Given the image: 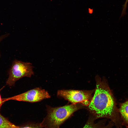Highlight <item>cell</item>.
Here are the masks:
<instances>
[{
	"label": "cell",
	"mask_w": 128,
	"mask_h": 128,
	"mask_svg": "<svg viewBox=\"0 0 128 128\" xmlns=\"http://www.w3.org/2000/svg\"><path fill=\"white\" fill-rule=\"evenodd\" d=\"M93 92L91 91L60 90L57 91V96L72 103H82L87 105L89 104Z\"/></svg>",
	"instance_id": "obj_4"
},
{
	"label": "cell",
	"mask_w": 128,
	"mask_h": 128,
	"mask_svg": "<svg viewBox=\"0 0 128 128\" xmlns=\"http://www.w3.org/2000/svg\"><path fill=\"white\" fill-rule=\"evenodd\" d=\"M19 128H41V126H32L25 127H20Z\"/></svg>",
	"instance_id": "obj_11"
},
{
	"label": "cell",
	"mask_w": 128,
	"mask_h": 128,
	"mask_svg": "<svg viewBox=\"0 0 128 128\" xmlns=\"http://www.w3.org/2000/svg\"><path fill=\"white\" fill-rule=\"evenodd\" d=\"M0 114V128H19Z\"/></svg>",
	"instance_id": "obj_7"
},
{
	"label": "cell",
	"mask_w": 128,
	"mask_h": 128,
	"mask_svg": "<svg viewBox=\"0 0 128 128\" xmlns=\"http://www.w3.org/2000/svg\"><path fill=\"white\" fill-rule=\"evenodd\" d=\"M78 105L72 104L55 108L47 106V114L44 121L45 126L49 128H59L62 123L79 109Z\"/></svg>",
	"instance_id": "obj_2"
},
{
	"label": "cell",
	"mask_w": 128,
	"mask_h": 128,
	"mask_svg": "<svg viewBox=\"0 0 128 128\" xmlns=\"http://www.w3.org/2000/svg\"><path fill=\"white\" fill-rule=\"evenodd\" d=\"M96 87L89 104V110L98 118L110 119L118 128L122 126L118 109L113 95L106 81L98 77L96 78Z\"/></svg>",
	"instance_id": "obj_1"
},
{
	"label": "cell",
	"mask_w": 128,
	"mask_h": 128,
	"mask_svg": "<svg viewBox=\"0 0 128 128\" xmlns=\"http://www.w3.org/2000/svg\"><path fill=\"white\" fill-rule=\"evenodd\" d=\"M33 68L32 64L30 63L14 60L10 70L6 84L12 86L20 78L24 77H31L34 73Z\"/></svg>",
	"instance_id": "obj_3"
},
{
	"label": "cell",
	"mask_w": 128,
	"mask_h": 128,
	"mask_svg": "<svg viewBox=\"0 0 128 128\" xmlns=\"http://www.w3.org/2000/svg\"><path fill=\"white\" fill-rule=\"evenodd\" d=\"M50 97V96L47 91L37 87L16 96L3 99L2 100L4 103L9 100L33 102H39Z\"/></svg>",
	"instance_id": "obj_5"
},
{
	"label": "cell",
	"mask_w": 128,
	"mask_h": 128,
	"mask_svg": "<svg viewBox=\"0 0 128 128\" xmlns=\"http://www.w3.org/2000/svg\"><path fill=\"white\" fill-rule=\"evenodd\" d=\"M118 110L122 125L128 128V100L120 104Z\"/></svg>",
	"instance_id": "obj_6"
},
{
	"label": "cell",
	"mask_w": 128,
	"mask_h": 128,
	"mask_svg": "<svg viewBox=\"0 0 128 128\" xmlns=\"http://www.w3.org/2000/svg\"><path fill=\"white\" fill-rule=\"evenodd\" d=\"M128 2V0H126L125 1L123 5V9L122 12L121 14L120 18L123 17L126 14V9L127 6V5Z\"/></svg>",
	"instance_id": "obj_8"
},
{
	"label": "cell",
	"mask_w": 128,
	"mask_h": 128,
	"mask_svg": "<svg viewBox=\"0 0 128 128\" xmlns=\"http://www.w3.org/2000/svg\"><path fill=\"white\" fill-rule=\"evenodd\" d=\"M9 35V33H6L0 36V43L1 42L5 39L8 37ZM1 56L0 50V57Z\"/></svg>",
	"instance_id": "obj_10"
},
{
	"label": "cell",
	"mask_w": 128,
	"mask_h": 128,
	"mask_svg": "<svg viewBox=\"0 0 128 128\" xmlns=\"http://www.w3.org/2000/svg\"><path fill=\"white\" fill-rule=\"evenodd\" d=\"M4 103L2 100V99H1V96L0 94V109L1 106L2 104Z\"/></svg>",
	"instance_id": "obj_12"
},
{
	"label": "cell",
	"mask_w": 128,
	"mask_h": 128,
	"mask_svg": "<svg viewBox=\"0 0 128 128\" xmlns=\"http://www.w3.org/2000/svg\"><path fill=\"white\" fill-rule=\"evenodd\" d=\"M83 128H101L91 122H88L86 124Z\"/></svg>",
	"instance_id": "obj_9"
}]
</instances>
